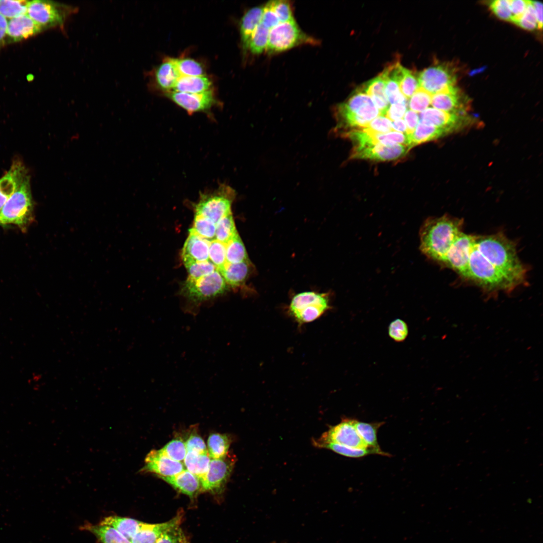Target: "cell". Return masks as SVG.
Masks as SVG:
<instances>
[{
    "label": "cell",
    "instance_id": "cell-52",
    "mask_svg": "<svg viewBox=\"0 0 543 543\" xmlns=\"http://www.w3.org/2000/svg\"><path fill=\"white\" fill-rule=\"evenodd\" d=\"M373 133H386L393 130L392 122L386 117L379 116L373 119L367 127L363 128Z\"/></svg>",
    "mask_w": 543,
    "mask_h": 543
},
{
    "label": "cell",
    "instance_id": "cell-60",
    "mask_svg": "<svg viewBox=\"0 0 543 543\" xmlns=\"http://www.w3.org/2000/svg\"><path fill=\"white\" fill-rule=\"evenodd\" d=\"M7 19L0 15V47L4 43L7 36Z\"/></svg>",
    "mask_w": 543,
    "mask_h": 543
},
{
    "label": "cell",
    "instance_id": "cell-43",
    "mask_svg": "<svg viewBox=\"0 0 543 543\" xmlns=\"http://www.w3.org/2000/svg\"><path fill=\"white\" fill-rule=\"evenodd\" d=\"M180 76H199L204 75L203 67L196 61L189 59L171 58Z\"/></svg>",
    "mask_w": 543,
    "mask_h": 543
},
{
    "label": "cell",
    "instance_id": "cell-32",
    "mask_svg": "<svg viewBox=\"0 0 543 543\" xmlns=\"http://www.w3.org/2000/svg\"><path fill=\"white\" fill-rule=\"evenodd\" d=\"M81 529L92 532L102 543H131L114 528L100 524H86Z\"/></svg>",
    "mask_w": 543,
    "mask_h": 543
},
{
    "label": "cell",
    "instance_id": "cell-55",
    "mask_svg": "<svg viewBox=\"0 0 543 543\" xmlns=\"http://www.w3.org/2000/svg\"><path fill=\"white\" fill-rule=\"evenodd\" d=\"M260 23L269 30L280 23L272 7L271 1L263 7Z\"/></svg>",
    "mask_w": 543,
    "mask_h": 543
},
{
    "label": "cell",
    "instance_id": "cell-18",
    "mask_svg": "<svg viewBox=\"0 0 543 543\" xmlns=\"http://www.w3.org/2000/svg\"><path fill=\"white\" fill-rule=\"evenodd\" d=\"M211 241L196 233L191 228L182 251L184 264L209 260V250Z\"/></svg>",
    "mask_w": 543,
    "mask_h": 543
},
{
    "label": "cell",
    "instance_id": "cell-61",
    "mask_svg": "<svg viewBox=\"0 0 543 543\" xmlns=\"http://www.w3.org/2000/svg\"><path fill=\"white\" fill-rule=\"evenodd\" d=\"M393 130L406 134L407 127L404 120L400 119L392 123Z\"/></svg>",
    "mask_w": 543,
    "mask_h": 543
},
{
    "label": "cell",
    "instance_id": "cell-39",
    "mask_svg": "<svg viewBox=\"0 0 543 543\" xmlns=\"http://www.w3.org/2000/svg\"><path fill=\"white\" fill-rule=\"evenodd\" d=\"M226 262L237 263L249 260L244 246L238 233L226 244Z\"/></svg>",
    "mask_w": 543,
    "mask_h": 543
},
{
    "label": "cell",
    "instance_id": "cell-36",
    "mask_svg": "<svg viewBox=\"0 0 543 543\" xmlns=\"http://www.w3.org/2000/svg\"><path fill=\"white\" fill-rule=\"evenodd\" d=\"M361 89L371 98L376 106L389 103L385 94V81L381 74L367 82Z\"/></svg>",
    "mask_w": 543,
    "mask_h": 543
},
{
    "label": "cell",
    "instance_id": "cell-3",
    "mask_svg": "<svg viewBox=\"0 0 543 543\" xmlns=\"http://www.w3.org/2000/svg\"><path fill=\"white\" fill-rule=\"evenodd\" d=\"M379 116L380 113L371 98L359 89L337 106L335 111L337 123L334 130L340 134L348 128H365Z\"/></svg>",
    "mask_w": 543,
    "mask_h": 543
},
{
    "label": "cell",
    "instance_id": "cell-37",
    "mask_svg": "<svg viewBox=\"0 0 543 543\" xmlns=\"http://www.w3.org/2000/svg\"><path fill=\"white\" fill-rule=\"evenodd\" d=\"M320 447H325L342 456L351 458H359L369 455L391 456L390 454L386 452H382L372 447L367 449H356L333 443L323 444Z\"/></svg>",
    "mask_w": 543,
    "mask_h": 543
},
{
    "label": "cell",
    "instance_id": "cell-14",
    "mask_svg": "<svg viewBox=\"0 0 543 543\" xmlns=\"http://www.w3.org/2000/svg\"><path fill=\"white\" fill-rule=\"evenodd\" d=\"M410 148L405 145H386L376 144L364 147H354L350 156L351 159L389 161L405 155Z\"/></svg>",
    "mask_w": 543,
    "mask_h": 543
},
{
    "label": "cell",
    "instance_id": "cell-53",
    "mask_svg": "<svg viewBox=\"0 0 543 543\" xmlns=\"http://www.w3.org/2000/svg\"><path fill=\"white\" fill-rule=\"evenodd\" d=\"M490 7L495 15L501 19L511 21L512 15L509 0H495L490 3Z\"/></svg>",
    "mask_w": 543,
    "mask_h": 543
},
{
    "label": "cell",
    "instance_id": "cell-1",
    "mask_svg": "<svg viewBox=\"0 0 543 543\" xmlns=\"http://www.w3.org/2000/svg\"><path fill=\"white\" fill-rule=\"evenodd\" d=\"M475 244L486 260L515 288L526 282L527 268L520 260L516 245L502 232L474 235Z\"/></svg>",
    "mask_w": 543,
    "mask_h": 543
},
{
    "label": "cell",
    "instance_id": "cell-47",
    "mask_svg": "<svg viewBox=\"0 0 543 543\" xmlns=\"http://www.w3.org/2000/svg\"><path fill=\"white\" fill-rule=\"evenodd\" d=\"M432 95L420 87L410 97L409 107L415 112H421L431 104Z\"/></svg>",
    "mask_w": 543,
    "mask_h": 543
},
{
    "label": "cell",
    "instance_id": "cell-23",
    "mask_svg": "<svg viewBox=\"0 0 543 543\" xmlns=\"http://www.w3.org/2000/svg\"><path fill=\"white\" fill-rule=\"evenodd\" d=\"M252 267L249 260L237 263H226L218 270L227 284L232 288L241 286L247 280Z\"/></svg>",
    "mask_w": 543,
    "mask_h": 543
},
{
    "label": "cell",
    "instance_id": "cell-22",
    "mask_svg": "<svg viewBox=\"0 0 543 543\" xmlns=\"http://www.w3.org/2000/svg\"><path fill=\"white\" fill-rule=\"evenodd\" d=\"M159 478L168 483L178 492L188 496L191 500H195L201 492L199 479L187 470H184L172 476Z\"/></svg>",
    "mask_w": 543,
    "mask_h": 543
},
{
    "label": "cell",
    "instance_id": "cell-41",
    "mask_svg": "<svg viewBox=\"0 0 543 543\" xmlns=\"http://www.w3.org/2000/svg\"><path fill=\"white\" fill-rule=\"evenodd\" d=\"M29 1L0 0V15L10 19L26 14Z\"/></svg>",
    "mask_w": 543,
    "mask_h": 543
},
{
    "label": "cell",
    "instance_id": "cell-49",
    "mask_svg": "<svg viewBox=\"0 0 543 543\" xmlns=\"http://www.w3.org/2000/svg\"><path fill=\"white\" fill-rule=\"evenodd\" d=\"M155 543H190V541L180 526H177L164 533Z\"/></svg>",
    "mask_w": 543,
    "mask_h": 543
},
{
    "label": "cell",
    "instance_id": "cell-11",
    "mask_svg": "<svg viewBox=\"0 0 543 543\" xmlns=\"http://www.w3.org/2000/svg\"><path fill=\"white\" fill-rule=\"evenodd\" d=\"M419 87L431 95L455 85V72L446 65H435L423 70L417 76Z\"/></svg>",
    "mask_w": 543,
    "mask_h": 543
},
{
    "label": "cell",
    "instance_id": "cell-35",
    "mask_svg": "<svg viewBox=\"0 0 543 543\" xmlns=\"http://www.w3.org/2000/svg\"><path fill=\"white\" fill-rule=\"evenodd\" d=\"M385 81V94L389 104L393 105L407 102V99L401 93L398 82L388 66L381 73Z\"/></svg>",
    "mask_w": 543,
    "mask_h": 543
},
{
    "label": "cell",
    "instance_id": "cell-45",
    "mask_svg": "<svg viewBox=\"0 0 543 543\" xmlns=\"http://www.w3.org/2000/svg\"><path fill=\"white\" fill-rule=\"evenodd\" d=\"M226 252V244L216 239L211 241L209 250V259L218 270L222 269L227 263Z\"/></svg>",
    "mask_w": 543,
    "mask_h": 543
},
{
    "label": "cell",
    "instance_id": "cell-5",
    "mask_svg": "<svg viewBox=\"0 0 543 543\" xmlns=\"http://www.w3.org/2000/svg\"><path fill=\"white\" fill-rule=\"evenodd\" d=\"M235 195V191L225 184L220 185L212 192L202 193L195 206V215L207 218L216 224L232 213L231 205Z\"/></svg>",
    "mask_w": 543,
    "mask_h": 543
},
{
    "label": "cell",
    "instance_id": "cell-27",
    "mask_svg": "<svg viewBox=\"0 0 543 543\" xmlns=\"http://www.w3.org/2000/svg\"><path fill=\"white\" fill-rule=\"evenodd\" d=\"M263 7H255L248 10L243 16L240 23V34L244 49L248 48L250 38L260 23Z\"/></svg>",
    "mask_w": 543,
    "mask_h": 543
},
{
    "label": "cell",
    "instance_id": "cell-26",
    "mask_svg": "<svg viewBox=\"0 0 543 543\" xmlns=\"http://www.w3.org/2000/svg\"><path fill=\"white\" fill-rule=\"evenodd\" d=\"M393 73L398 82L401 93L409 99L419 87L417 77L411 70L403 67L398 62L392 64Z\"/></svg>",
    "mask_w": 543,
    "mask_h": 543
},
{
    "label": "cell",
    "instance_id": "cell-46",
    "mask_svg": "<svg viewBox=\"0 0 543 543\" xmlns=\"http://www.w3.org/2000/svg\"><path fill=\"white\" fill-rule=\"evenodd\" d=\"M185 265L189 273L188 278L193 280L199 279L217 270L216 266L210 260L193 262Z\"/></svg>",
    "mask_w": 543,
    "mask_h": 543
},
{
    "label": "cell",
    "instance_id": "cell-54",
    "mask_svg": "<svg viewBox=\"0 0 543 543\" xmlns=\"http://www.w3.org/2000/svg\"><path fill=\"white\" fill-rule=\"evenodd\" d=\"M185 442L187 451H193L199 453L208 451L204 440L196 433H192Z\"/></svg>",
    "mask_w": 543,
    "mask_h": 543
},
{
    "label": "cell",
    "instance_id": "cell-7",
    "mask_svg": "<svg viewBox=\"0 0 543 543\" xmlns=\"http://www.w3.org/2000/svg\"><path fill=\"white\" fill-rule=\"evenodd\" d=\"M329 309V300L326 294L311 291L295 295L289 307L290 314L300 324L315 320Z\"/></svg>",
    "mask_w": 543,
    "mask_h": 543
},
{
    "label": "cell",
    "instance_id": "cell-57",
    "mask_svg": "<svg viewBox=\"0 0 543 543\" xmlns=\"http://www.w3.org/2000/svg\"><path fill=\"white\" fill-rule=\"evenodd\" d=\"M512 18L511 21L515 23L525 12L528 1L509 0Z\"/></svg>",
    "mask_w": 543,
    "mask_h": 543
},
{
    "label": "cell",
    "instance_id": "cell-24",
    "mask_svg": "<svg viewBox=\"0 0 543 543\" xmlns=\"http://www.w3.org/2000/svg\"><path fill=\"white\" fill-rule=\"evenodd\" d=\"M452 131L447 128L419 122L414 131L407 135L410 148L424 142L436 139Z\"/></svg>",
    "mask_w": 543,
    "mask_h": 543
},
{
    "label": "cell",
    "instance_id": "cell-40",
    "mask_svg": "<svg viewBox=\"0 0 543 543\" xmlns=\"http://www.w3.org/2000/svg\"><path fill=\"white\" fill-rule=\"evenodd\" d=\"M156 451L161 455L178 462L184 460L187 452L185 442L180 438L172 439L162 448Z\"/></svg>",
    "mask_w": 543,
    "mask_h": 543
},
{
    "label": "cell",
    "instance_id": "cell-28",
    "mask_svg": "<svg viewBox=\"0 0 543 543\" xmlns=\"http://www.w3.org/2000/svg\"><path fill=\"white\" fill-rule=\"evenodd\" d=\"M142 522L132 518L111 515L105 517L99 524L114 528L131 541L140 529Z\"/></svg>",
    "mask_w": 543,
    "mask_h": 543
},
{
    "label": "cell",
    "instance_id": "cell-8",
    "mask_svg": "<svg viewBox=\"0 0 543 543\" xmlns=\"http://www.w3.org/2000/svg\"><path fill=\"white\" fill-rule=\"evenodd\" d=\"M74 12L75 8L66 5L35 0L29 2L26 14L43 29L61 26Z\"/></svg>",
    "mask_w": 543,
    "mask_h": 543
},
{
    "label": "cell",
    "instance_id": "cell-19",
    "mask_svg": "<svg viewBox=\"0 0 543 543\" xmlns=\"http://www.w3.org/2000/svg\"><path fill=\"white\" fill-rule=\"evenodd\" d=\"M28 175L24 164L15 161L7 173L0 178V211Z\"/></svg>",
    "mask_w": 543,
    "mask_h": 543
},
{
    "label": "cell",
    "instance_id": "cell-10",
    "mask_svg": "<svg viewBox=\"0 0 543 543\" xmlns=\"http://www.w3.org/2000/svg\"><path fill=\"white\" fill-rule=\"evenodd\" d=\"M355 420L343 419L339 424L330 427L314 443L318 447L323 444L333 443L356 449L370 448L358 433L355 427Z\"/></svg>",
    "mask_w": 543,
    "mask_h": 543
},
{
    "label": "cell",
    "instance_id": "cell-48",
    "mask_svg": "<svg viewBox=\"0 0 543 543\" xmlns=\"http://www.w3.org/2000/svg\"><path fill=\"white\" fill-rule=\"evenodd\" d=\"M271 3L280 23L286 22L294 20L292 7L289 1L283 0L272 1Z\"/></svg>",
    "mask_w": 543,
    "mask_h": 543
},
{
    "label": "cell",
    "instance_id": "cell-25",
    "mask_svg": "<svg viewBox=\"0 0 543 543\" xmlns=\"http://www.w3.org/2000/svg\"><path fill=\"white\" fill-rule=\"evenodd\" d=\"M460 96L455 85L432 95L431 105L434 108L446 112L457 114L460 107Z\"/></svg>",
    "mask_w": 543,
    "mask_h": 543
},
{
    "label": "cell",
    "instance_id": "cell-42",
    "mask_svg": "<svg viewBox=\"0 0 543 543\" xmlns=\"http://www.w3.org/2000/svg\"><path fill=\"white\" fill-rule=\"evenodd\" d=\"M269 29L263 26L261 23L258 25L253 32L248 45L250 51L255 54H259L266 50Z\"/></svg>",
    "mask_w": 543,
    "mask_h": 543
},
{
    "label": "cell",
    "instance_id": "cell-38",
    "mask_svg": "<svg viewBox=\"0 0 543 543\" xmlns=\"http://www.w3.org/2000/svg\"><path fill=\"white\" fill-rule=\"evenodd\" d=\"M237 233L232 213L222 218L216 224L215 239L225 244Z\"/></svg>",
    "mask_w": 543,
    "mask_h": 543
},
{
    "label": "cell",
    "instance_id": "cell-6",
    "mask_svg": "<svg viewBox=\"0 0 543 543\" xmlns=\"http://www.w3.org/2000/svg\"><path fill=\"white\" fill-rule=\"evenodd\" d=\"M227 285L217 269L197 280L188 278L182 288V295L197 305L224 294L227 290Z\"/></svg>",
    "mask_w": 543,
    "mask_h": 543
},
{
    "label": "cell",
    "instance_id": "cell-51",
    "mask_svg": "<svg viewBox=\"0 0 543 543\" xmlns=\"http://www.w3.org/2000/svg\"><path fill=\"white\" fill-rule=\"evenodd\" d=\"M515 24L527 30H533L537 27L536 18L531 1H528L525 12Z\"/></svg>",
    "mask_w": 543,
    "mask_h": 543
},
{
    "label": "cell",
    "instance_id": "cell-4",
    "mask_svg": "<svg viewBox=\"0 0 543 543\" xmlns=\"http://www.w3.org/2000/svg\"><path fill=\"white\" fill-rule=\"evenodd\" d=\"M33 218V204L28 175L2 208L0 224H13L25 229Z\"/></svg>",
    "mask_w": 543,
    "mask_h": 543
},
{
    "label": "cell",
    "instance_id": "cell-9",
    "mask_svg": "<svg viewBox=\"0 0 543 543\" xmlns=\"http://www.w3.org/2000/svg\"><path fill=\"white\" fill-rule=\"evenodd\" d=\"M309 40L295 20L279 23L269 30L266 50L269 53L280 52Z\"/></svg>",
    "mask_w": 543,
    "mask_h": 543
},
{
    "label": "cell",
    "instance_id": "cell-15",
    "mask_svg": "<svg viewBox=\"0 0 543 543\" xmlns=\"http://www.w3.org/2000/svg\"><path fill=\"white\" fill-rule=\"evenodd\" d=\"M185 512L180 509L170 520L162 523L142 522L140 528L131 540V543H155L162 535L170 529L180 526Z\"/></svg>",
    "mask_w": 543,
    "mask_h": 543
},
{
    "label": "cell",
    "instance_id": "cell-59",
    "mask_svg": "<svg viewBox=\"0 0 543 543\" xmlns=\"http://www.w3.org/2000/svg\"><path fill=\"white\" fill-rule=\"evenodd\" d=\"M531 3L536 18L537 28L541 29L542 26V4L536 1H531Z\"/></svg>",
    "mask_w": 543,
    "mask_h": 543
},
{
    "label": "cell",
    "instance_id": "cell-33",
    "mask_svg": "<svg viewBox=\"0 0 543 543\" xmlns=\"http://www.w3.org/2000/svg\"><path fill=\"white\" fill-rule=\"evenodd\" d=\"M384 424V422L367 423L355 420V427L361 438L367 445L379 451L383 452L379 445L377 433L379 428Z\"/></svg>",
    "mask_w": 543,
    "mask_h": 543
},
{
    "label": "cell",
    "instance_id": "cell-29",
    "mask_svg": "<svg viewBox=\"0 0 543 543\" xmlns=\"http://www.w3.org/2000/svg\"><path fill=\"white\" fill-rule=\"evenodd\" d=\"M211 81L205 75L179 77L172 89L175 92L190 94L201 93L210 90Z\"/></svg>",
    "mask_w": 543,
    "mask_h": 543
},
{
    "label": "cell",
    "instance_id": "cell-2",
    "mask_svg": "<svg viewBox=\"0 0 543 543\" xmlns=\"http://www.w3.org/2000/svg\"><path fill=\"white\" fill-rule=\"evenodd\" d=\"M462 218L444 215L424 222L419 231L420 249L427 257L443 266L455 239L463 231Z\"/></svg>",
    "mask_w": 543,
    "mask_h": 543
},
{
    "label": "cell",
    "instance_id": "cell-58",
    "mask_svg": "<svg viewBox=\"0 0 543 543\" xmlns=\"http://www.w3.org/2000/svg\"><path fill=\"white\" fill-rule=\"evenodd\" d=\"M404 116L407 127L406 134H411L419 123V116L416 112L410 110L406 111Z\"/></svg>",
    "mask_w": 543,
    "mask_h": 543
},
{
    "label": "cell",
    "instance_id": "cell-17",
    "mask_svg": "<svg viewBox=\"0 0 543 543\" xmlns=\"http://www.w3.org/2000/svg\"><path fill=\"white\" fill-rule=\"evenodd\" d=\"M184 470V466L180 462L172 460L160 455L156 450H153L146 457L142 471L154 473L160 477L172 476Z\"/></svg>",
    "mask_w": 543,
    "mask_h": 543
},
{
    "label": "cell",
    "instance_id": "cell-21",
    "mask_svg": "<svg viewBox=\"0 0 543 543\" xmlns=\"http://www.w3.org/2000/svg\"><path fill=\"white\" fill-rule=\"evenodd\" d=\"M43 28L27 14L10 19L8 22L7 35L13 41H18L32 37Z\"/></svg>",
    "mask_w": 543,
    "mask_h": 543
},
{
    "label": "cell",
    "instance_id": "cell-20",
    "mask_svg": "<svg viewBox=\"0 0 543 543\" xmlns=\"http://www.w3.org/2000/svg\"><path fill=\"white\" fill-rule=\"evenodd\" d=\"M463 117L459 114L428 108L420 113L419 122L447 128L453 131L464 125Z\"/></svg>",
    "mask_w": 543,
    "mask_h": 543
},
{
    "label": "cell",
    "instance_id": "cell-12",
    "mask_svg": "<svg viewBox=\"0 0 543 543\" xmlns=\"http://www.w3.org/2000/svg\"><path fill=\"white\" fill-rule=\"evenodd\" d=\"M226 458L211 460L206 474L200 480L201 491L212 494L222 492L234 463Z\"/></svg>",
    "mask_w": 543,
    "mask_h": 543
},
{
    "label": "cell",
    "instance_id": "cell-31",
    "mask_svg": "<svg viewBox=\"0 0 543 543\" xmlns=\"http://www.w3.org/2000/svg\"><path fill=\"white\" fill-rule=\"evenodd\" d=\"M179 77L180 75L171 58H165L155 72L157 83L165 90L172 89Z\"/></svg>",
    "mask_w": 543,
    "mask_h": 543
},
{
    "label": "cell",
    "instance_id": "cell-50",
    "mask_svg": "<svg viewBox=\"0 0 543 543\" xmlns=\"http://www.w3.org/2000/svg\"><path fill=\"white\" fill-rule=\"evenodd\" d=\"M388 333L394 341L402 342L406 338L408 334V326L403 320L397 319L390 324Z\"/></svg>",
    "mask_w": 543,
    "mask_h": 543
},
{
    "label": "cell",
    "instance_id": "cell-34",
    "mask_svg": "<svg viewBox=\"0 0 543 543\" xmlns=\"http://www.w3.org/2000/svg\"><path fill=\"white\" fill-rule=\"evenodd\" d=\"M230 443V438L226 434H211L207 441V450L211 459H219L225 458L228 455Z\"/></svg>",
    "mask_w": 543,
    "mask_h": 543
},
{
    "label": "cell",
    "instance_id": "cell-56",
    "mask_svg": "<svg viewBox=\"0 0 543 543\" xmlns=\"http://www.w3.org/2000/svg\"><path fill=\"white\" fill-rule=\"evenodd\" d=\"M407 102L391 105L385 115L391 121H396L404 117L407 110Z\"/></svg>",
    "mask_w": 543,
    "mask_h": 543
},
{
    "label": "cell",
    "instance_id": "cell-16",
    "mask_svg": "<svg viewBox=\"0 0 543 543\" xmlns=\"http://www.w3.org/2000/svg\"><path fill=\"white\" fill-rule=\"evenodd\" d=\"M167 96L189 114L208 110L215 102L211 90L198 94L173 92Z\"/></svg>",
    "mask_w": 543,
    "mask_h": 543
},
{
    "label": "cell",
    "instance_id": "cell-13",
    "mask_svg": "<svg viewBox=\"0 0 543 543\" xmlns=\"http://www.w3.org/2000/svg\"><path fill=\"white\" fill-rule=\"evenodd\" d=\"M473 236L462 231L452 243L443 266L454 270L463 279L466 273Z\"/></svg>",
    "mask_w": 543,
    "mask_h": 543
},
{
    "label": "cell",
    "instance_id": "cell-30",
    "mask_svg": "<svg viewBox=\"0 0 543 543\" xmlns=\"http://www.w3.org/2000/svg\"><path fill=\"white\" fill-rule=\"evenodd\" d=\"M211 459L208 452L188 451L184 460L187 470L201 480L206 474Z\"/></svg>",
    "mask_w": 543,
    "mask_h": 543
},
{
    "label": "cell",
    "instance_id": "cell-44",
    "mask_svg": "<svg viewBox=\"0 0 543 543\" xmlns=\"http://www.w3.org/2000/svg\"><path fill=\"white\" fill-rule=\"evenodd\" d=\"M193 230L199 236L208 240L215 239L216 224L211 220L195 215Z\"/></svg>",
    "mask_w": 543,
    "mask_h": 543
}]
</instances>
